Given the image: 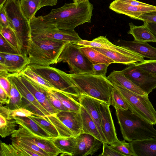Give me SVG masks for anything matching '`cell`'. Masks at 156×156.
Segmentation results:
<instances>
[{"label":"cell","instance_id":"6da1fadb","mask_svg":"<svg viewBox=\"0 0 156 156\" xmlns=\"http://www.w3.org/2000/svg\"><path fill=\"white\" fill-rule=\"evenodd\" d=\"M93 9L89 0L78 5L74 2L65 3L61 7L52 9L42 18L55 23L58 29L73 30L79 25L91 22Z\"/></svg>","mask_w":156,"mask_h":156},{"label":"cell","instance_id":"7a4b0ae2","mask_svg":"<svg viewBox=\"0 0 156 156\" xmlns=\"http://www.w3.org/2000/svg\"><path fill=\"white\" fill-rule=\"evenodd\" d=\"M116 115L124 140L131 142L151 138L156 139L153 125L130 110L115 109Z\"/></svg>","mask_w":156,"mask_h":156},{"label":"cell","instance_id":"3957f363","mask_svg":"<svg viewBox=\"0 0 156 156\" xmlns=\"http://www.w3.org/2000/svg\"><path fill=\"white\" fill-rule=\"evenodd\" d=\"M69 75L81 95L90 96L110 105L111 94L114 87L107 77L89 73Z\"/></svg>","mask_w":156,"mask_h":156},{"label":"cell","instance_id":"277c9868","mask_svg":"<svg viewBox=\"0 0 156 156\" xmlns=\"http://www.w3.org/2000/svg\"><path fill=\"white\" fill-rule=\"evenodd\" d=\"M32 41L55 40L77 44L82 39L75 30L58 29L55 23L41 16H35L30 21Z\"/></svg>","mask_w":156,"mask_h":156},{"label":"cell","instance_id":"5b68a950","mask_svg":"<svg viewBox=\"0 0 156 156\" xmlns=\"http://www.w3.org/2000/svg\"><path fill=\"white\" fill-rule=\"evenodd\" d=\"M66 42L55 40L32 41L27 51L30 64L49 66L56 64Z\"/></svg>","mask_w":156,"mask_h":156},{"label":"cell","instance_id":"8992f818","mask_svg":"<svg viewBox=\"0 0 156 156\" xmlns=\"http://www.w3.org/2000/svg\"><path fill=\"white\" fill-rule=\"evenodd\" d=\"M10 27L15 31L21 46L23 53L27 51L32 41L30 22L23 14L20 0H6L3 5Z\"/></svg>","mask_w":156,"mask_h":156},{"label":"cell","instance_id":"52a82bcc","mask_svg":"<svg viewBox=\"0 0 156 156\" xmlns=\"http://www.w3.org/2000/svg\"><path fill=\"white\" fill-rule=\"evenodd\" d=\"M28 66L36 73L49 82L57 90L78 100L81 95L77 86L70 78L69 74L49 66L32 64Z\"/></svg>","mask_w":156,"mask_h":156},{"label":"cell","instance_id":"ba28073f","mask_svg":"<svg viewBox=\"0 0 156 156\" xmlns=\"http://www.w3.org/2000/svg\"><path fill=\"white\" fill-rule=\"evenodd\" d=\"M113 85L123 97L129 110L146 121L156 125V111L148 95H140L123 87Z\"/></svg>","mask_w":156,"mask_h":156},{"label":"cell","instance_id":"9c48e42d","mask_svg":"<svg viewBox=\"0 0 156 156\" xmlns=\"http://www.w3.org/2000/svg\"><path fill=\"white\" fill-rule=\"evenodd\" d=\"M81 47L77 44L67 42L58 57L57 63H67L70 69L69 74H94L93 65L80 50Z\"/></svg>","mask_w":156,"mask_h":156},{"label":"cell","instance_id":"30bf717a","mask_svg":"<svg viewBox=\"0 0 156 156\" xmlns=\"http://www.w3.org/2000/svg\"><path fill=\"white\" fill-rule=\"evenodd\" d=\"M122 73L148 95L156 88V74L143 71L135 64L126 65Z\"/></svg>","mask_w":156,"mask_h":156},{"label":"cell","instance_id":"8fae6325","mask_svg":"<svg viewBox=\"0 0 156 156\" xmlns=\"http://www.w3.org/2000/svg\"><path fill=\"white\" fill-rule=\"evenodd\" d=\"M18 75L22 82L38 101L50 114H56L60 111L55 108L49 102L48 98V90L21 73H18Z\"/></svg>","mask_w":156,"mask_h":156},{"label":"cell","instance_id":"7c38bea8","mask_svg":"<svg viewBox=\"0 0 156 156\" xmlns=\"http://www.w3.org/2000/svg\"><path fill=\"white\" fill-rule=\"evenodd\" d=\"M76 138V145L73 156L92 155L103 145L102 141L89 134L81 133Z\"/></svg>","mask_w":156,"mask_h":156},{"label":"cell","instance_id":"4fadbf2b","mask_svg":"<svg viewBox=\"0 0 156 156\" xmlns=\"http://www.w3.org/2000/svg\"><path fill=\"white\" fill-rule=\"evenodd\" d=\"M110 105L101 101V127L102 132L109 145L112 144L119 140L110 108Z\"/></svg>","mask_w":156,"mask_h":156},{"label":"cell","instance_id":"5bb4252c","mask_svg":"<svg viewBox=\"0 0 156 156\" xmlns=\"http://www.w3.org/2000/svg\"><path fill=\"white\" fill-rule=\"evenodd\" d=\"M78 100L80 104L87 110L95 124L101 136L102 142L106 143L101 127V101L84 94H81Z\"/></svg>","mask_w":156,"mask_h":156},{"label":"cell","instance_id":"9a60e30c","mask_svg":"<svg viewBox=\"0 0 156 156\" xmlns=\"http://www.w3.org/2000/svg\"><path fill=\"white\" fill-rule=\"evenodd\" d=\"M109 8L119 14L139 20V16L146 13L156 11V6L137 7L127 4L119 0H114L110 4Z\"/></svg>","mask_w":156,"mask_h":156},{"label":"cell","instance_id":"2e32d148","mask_svg":"<svg viewBox=\"0 0 156 156\" xmlns=\"http://www.w3.org/2000/svg\"><path fill=\"white\" fill-rule=\"evenodd\" d=\"M115 43V44L128 49L144 58L156 60V48L152 47L147 42L119 39Z\"/></svg>","mask_w":156,"mask_h":156},{"label":"cell","instance_id":"e0dca14e","mask_svg":"<svg viewBox=\"0 0 156 156\" xmlns=\"http://www.w3.org/2000/svg\"><path fill=\"white\" fill-rule=\"evenodd\" d=\"M56 115L75 137L82 133V119L80 110L78 112L60 111Z\"/></svg>","mask_w":156,"mask_h":156},{"label":"cell","instance_id":"ac0fdd59","mask_svg":"<svg viewBox=\"0 0 156 156\" xmlns=\"http://www.w3.org/2000/svg\"><path fill=\"white\" fill-rule=\"evenodd\" d=\"M5 58L4 65L9 73H20L30 64L27 55L23 53L14 54L0 52Z\"/></svg>","mask_w":156,"mask_h":156},{"label":"cell","instance_id":"d6986e66","mask_svg":"<svg viewBox=\"0 0 156 156\" xmlns=\"http://www.w3.org/2000/svg\"><path fill=\"white\" fill-rule=\"evenodd\" d=\"M77 44L81 46L97 48L124 53L134 52L126 48L114 44L103 36H100L91 41L82 39Z\"/></svg>","mask_w":156,"mask_h":156},{"label":"cell","instance_id":"ffe728a7","mask_svg":"<svg viewBox=\"0 0 156 156\" xmlns=\"http://www.w3.org/2000/svg\"><path fill=\"white\" fill-rule=\"evenodd\" d=\"M93 48L113 60L115 63L127 65L142 62L145 60L143 57L135 52L130 54L124 53L104 49Z\"/></svg>","mask_w":156,"mask_h":156},{"label":"cell","instance_id":"44dd1931","mask_svg":"<svg viewBox=\"0 0 156 156\" xmlns=\"http://www.w3.org/2000/svg\"><path fill=\"white\" fill-rule=\"evenodd\" d=\"M7 78L10 83L15 85L22 97L36 106L45 116L50 115L22 82L18 75V73H9Z\"/></svg>","mask_w":156,"mask_h":156},{"label":"cell","instance_id":"7402d4cb","mask_svg":"<svg viewBox=\"0 0 156 156\" xmlns=\"http://www.w3.org/2000/svg\"><path fill=\"white\" fill-rule=\"evenodd\" d=\"M134 156H156V139L151 138L130 142Z\"/></svg>","mask_w":156,"mask_h":156},{"label":"cell","instance_id":"603a6c76","mask_svg":"<svg viewBox=\"0 0 156 156\" xmlns=\"http://www.w3.org/2000/svg\"><path fill=\"white\" fill-rule=\"evenodd\" d=\"M107 77L113 84L123 87L140 95H147L141 89L125 76L121 71L114 70Z\"/></svg>","mask_w":156,"mask_h":156},{"label":"cell","instance_id":"cb8c5ba5","mask_svg":"<svg viewBox=\"0 0 156 156\" xmlns=\"http://www.w3.org/2000/svg\"><path fill=\"white\" fill-rule=\"evenodd\" d=\"M130 30L128 32L134 40L140 41L156 42V37L149 28L147 23L144 22L140 26H136L132 22L129 23Z\"/></svg>","mask_w":156,"mask_h":156},{"label":"cell","instance_id":"d4e9b609","mask_svg":"<svg viewBox=\"0 0 156 156\" xmlns=\"http://www.w3.org/2000/svg\"><path fill=\"white\" fill-rule=\"evenodd\" d=\"M16 123L40 137L46 139L53 138L29 117H16L13 118Z\"/></svg>","mask_w":156,"mask_h":156},{"label":"cell","instance_id":"484cf974","mask_svg":"<svg viewBox=\"0 0 156 156\" xmlns=\"http://www.w3.org/2000/svg\"><path fill=\"white\" fill-rule=\"evenodd\" d=\"M52 140L55 146L62 151L60 156H73L76 145V137L59 136Z\"/></svg>","mask_w":156,"mask_h":156},{"label":"cell","instance_id":"4316f807","mask_svg":"<svg viewBox=\"0 0 156 156\" xmlns=\"http://www.w3.org/2000/svg\"><path fill=\"white\" fill-rule=\"evenodd\" d=\"M80 111L82 119V133L90 134L102 141V139L94 122L85 108L80 105Z\"/></svg>","mask_w":156,"mask_h":156},{"label":"cell","instance_id":"83f0119b","mask_svg":"<svg viewBox=\"0 0 156 156\" xmlns=\"http://www.w3.org/2000/svg\"><path fill=\"white\" fill-rule=\"evenodd\" d=\"M80 49L93 65L99 63L110 64L112 63H115V62L113 60L92 47L81 46Z\"/></svg>","mask_w":156,"mask_h":156},{"label":"cell","instance_id":"f1b7e54d","mask_svg":"<svg viewBox=\"0 0 156 156\" xmlns=\"http://www.w3.org/2000/svg\"><path fill=\"white\" fill-rule=\"evenodd\" d=\"M25 138L46 152L49 156H56L62 153L54 144L52 138L46 139L38 136Z\"/></svg>","mask_w":156,"mask_h":156},{"label":"cell","instance_id":"f546056e","mask_svg":"<svg viewBox=\"0 0 156 156\" xmlns=\"http://www.w3.org/2000/svg\"><path fill=\"white\" fill-rule=\"evenodd\" d=\"M51 91L69 111L72 112L80 111L81 105L74 98L57 90Z\"/></svg>","mask_w":156,"mask_h":156},{"label":"cell","instance_id":"4dcf8cb0","mask_svg":"<svg viewBox=\"0 0 156 156\" xmlns=\"http://www.w3.org/2000/svg\"><path fill=\"white\" fill-rule=\"evenodd\" d=\"M20 4L23 14L30 22L39 10L40 3L37 0H20Z\"/></svg>","mask_w":156,"mask_h":156},{"label":"cell","instance_id":"1f68e13d","mask_svg":"<svg viewBox=\"0 0 156 156\" xmlns=\"http://www.w3.org/2000/svg\"><path fill=\"white\" fill-rule=\"evenodd\" d=\"M44 117L34 114L29 117L50 135L53 138L59 137L58 133L55 126L51 122L45 119Z\"/></svg>","mask_w":156,"mask_h":156},{"label":"cell","instance_id":"d6a6232c","mask_svg":"<svg viewBox=\"0 0 156 156\" xmlns=\"http://www.w3.org/2000/svg\"><path fill=\"white\" fill-rule=\"evenodd\" d=\"M21 73L48 91L57 90L49 82L33 70L28 65Z\"/></svg>","mask_w":156,"mask_h":156},{"label":"cell","instance_id":"836d02e7","mask_svg":"<svg viewBox=\"0 0 156 156\" xmlns=\"http://www.w3.org/2000/svg\"><path fill=\"white\" fill-rule=\"evenodd\" d=\"M0 114L8 119L16 117H29L34 113L23 107H21L14 110L9 109L2 106L0 108Z\"/></svg>","mask_w":156,"mask_h":156},{"label":"cell","instance_id":"e575fe53","mask_svg":"<svg viewBox=\"0 0 156 156\" xmlns=\"http://www.w3.org/2000/svg\"><path fill=\"white\" fill-rule=\"evenodd\" d=\"M44 118L51 122L55 126L59 136L63 137L74 136V135L55 114H50L45 116Z\"/></svg>","mask_w":156,"mask_h":156},{"label":"cell","instance_id":"d590c367","mask_svg":"<svg viewBox=\"0 0 156 156\" xmlns=\"http://www.w3.org/2000/svg\"><path fill=\"white\" fill-rule=\"evenodd\" d=\"M0 135L5 138L12 134L16 130L17 124L13 119H8L0 115Z\"/></svg>","mask_w":156,"mask_h":156},{"label":"cell","instance_id":"8d00e7d4","mask_svg":"<svg viewBox=\"0 0 156 156\" xmlns=\"http://www.w3.org/2000/svg\"><path fill=\"white\" fill-rule=\"evenodd\" d=\"M0 34L10 43L15 47L20 54L23 53L19 40L14 30L10 27H3L0 26Z\"/></svg>","mask_w":156,"mask_h":156},{"label":"cell","instance_id":"74e56055","mask_svg":"<svg viewBox=\"0 0 156 156\" xmlns=\"http://www.w3.org/2000/svg\"><path fill=\"white\" fill-rule=\"evenodd\" d=\"M11 139L18 144L37 154L39 156H49L46 152L25 138L17 137Z\"/></svg>","mask_w":156,"mask_h":156},{"label":"cell","instance_id":"f35d334b","mask_svg":"<svg viewBox=\"0 0 156 156\" xmlns=\"http://www.w3.org/2000/svg\"><path fill=\"white\" fill-rule=\"evenodd\" d=\"M10 83L9 103L5 107L9 109L14 110L21 107L22 96L15 85Z\"/></svg>","mask_w":156,"mask_h":156},{"label":"cell","instance_id":"ab89813d","mask_svg":"<svg viewBox=\"0 0 156 156\" xmlns=\"http://www.w3.org/2000/svg\"><path fill=\"white\" fill-rule=\"evenodd\" d=\"M125 141L119 140L110 146L123 156H134L130 142Z\"/></svg>","mask_w":156,"mask_h":156},{"label":"cell","instance_id":"60d3db41","mask_svg":"<svg viewBox=\"0 0 156 156\" xmlns=\"http://www.w3.org/2000/svg\"><path fill=\"white\" fill-rule=\"evenodd\" d=\"M110 105L114 107L115 109H128V108L123 97L115 87L113 89L111 94Z\"/></svg>","mask_w":156,"mask_h":156},{"label":"cell","instance_id":"b9f144b4","mask_svg":"<svg viewBox=\"0 0 156 156\" xmlns=\"http://www.w3.org/2000/svg\"><path fill=\"white\" fill-rule=\"evenodd\" d=\"M135 64L138 68L143 71L156 74V60H145Z\"/></svg>","mask_w":156,"mask_h":156},{"label":"cell","instance_id":"7bdbcfd3","mask_svg":"<svg viewBox=\"0 0 156 156\" xmlns=\"http://www.w3.org/2000/svg\"><path fill=\"white\" fill-rule=\"evenodd\" d=\"M0 52L7 53L20 54L17 49L0 34Z\"/></svg>","mask_w":156,"mask_h":156},{"label":"cell","instance_id":"ee69618b","mask_svg":"<svg viewBox=\"0 0 156 156\" xmlns=\"http://www.w3.org/2000/svg\"><path fill=\"white\" fill-rule=\"evenodd\" d=\"M0 156H19V154L12 145L0 143Z\"/></svg>","mask_w":156,"mask_h":156},{"label":"cell","instance_id":"f6af8a7d","mask_svg":"<svg viewBox=\"0 0 156 156\" xmlns=\"http://www.w3.org/2000/svg\"><path fill=\"white\" fill-rule=\"evenodd\" d=\"M48 98L50 103L57 110L59 111H69L51 90L48 91Z\"/></svg>","mask_w":156,"mask_h":156},{"label":"cell","instance_id":"bcb514c9","mask_svg":"<svg viewBox=\"0 0 156 156\" xmlns=\"http://www.w3.org/2000/svg\"><path fill=\"white\" fill-rule=\"evenodd\" d=\"M21 107L24 108L35 114L42 116H45L37 107L23 97L22 98Z\"/></svg>","mask_w":156,"mask_h":156},{"label":"cell","instance_id":"7dc6e473","mask_svg":"<svg viewBox=\"0 0 156 156\" xmlns=\"http://www.w3.org/2000/svg\"><path fill=\"white\" fill-rule=\"evenodd\" d=\"M11 140L12 144L18 153L19 156H39L37 154L28 150L18 144L13 140Z\"/></svg>","mask_w":156,"mask_h":156},{"label":"cell","instance_id":"c3c4849f","mask_svg":"<svg viewBox=\"0 0 156 156\" xmlns=\"http://www.w3.org/2000/svg\"><path fill=\"white\" fill-rule=\"evenodd\" d=\"M103 150L100 156H123L121 154L118 152L106 142H103Z\"/></svg>","mask_w":156,"mask_h":156},{"label":"cell","instance_id":"681fc988","mask_svg":"<svg viewBox=\"0 0 156 156\" xmlns=\"http://www.w3.org/2000/svg\"><path fill=\"white\" fill-rule=\"evenodd\" d=\"M109 65L110 64L106 63H99L93 65L94 74L106 77L107 68Z\"/></svg>","mask_w":156,"mask_h":156},{"label":"cell","instance_id":"f907efd6","mask_svg":"<svg viewBox=\"0 0 156 156\" xmlns=\"http://www.w3.org/2000/svg\"><path fill=\"white\" fill-rule=\"evenodd\" d=\"M139 20L148 23H156V11L144 13L138 17Z\"/></svg>","mask_w":156,"mask_h":156},{"label":"cell","instance_id":"816d5d0a","mask_svg":"<svg viewBox=\"0 0 156 156\" xmlns=\"http://www.w3.org/2000/svg\"><path fill=\"white\" fill-rule=\"evenodd\" d=\"M0 26L10 27L9 22L3 5L0 8Z\"/></svg>","mask_w":156,"mask_h":156},{"label":"cell","instance_id":"f5cc1de1","mask_svg":"<svg viewBox=\"0 0 156 156\" xmlns=\"http://www.w3.org/2000/svg\"><path fill=\"white\" fill-rule=\"evenodd\" d=\"M0 86L6 91L9 97L11 84L7 77L0 76Z\"/></svg>","mask_w":156,"mask_h":156},{"label":"cell","instance_id":"db71d44e","mask_svg":"<svg viewBox=\"0 0 156 156\" xmlns=\"http://www.w3.org/2000/svg\"><path fill=\"white\" fill-rule=\"evenodd\" d=\"M125 3L137 7H149L151 5L136 0H119Z\"/></svg>","mask_w":156,"mask_h":156},{"label":"cell","instance_id":"11a10c76","mask_svg":"<svg viewBox=\"0 0 156 156\" xmlns=\"http://www.w3.org/2000/svg\"><path fill=\"white\" fill-rule=\"evenodd\" d=\"M9 97L6 91L0 86V102L2 105L8 104Z\"/></svg>","mask_w":156,"mask_h":156},{"label":"cell","instance_id":"9f6ffc18","mask_svg":"<svg viewBox=\"0 0 156 156\" xmlns=\"http://www.w3.org/2000/svg\"><path fill=\"white\" fill-rule=\"evenodd\" d=\"M57 2L58 0H41L39 9L45 6L55 5Z\"/></svg>","mask_w":156,"mask_h":156},{"label":"cell","instance_id":"6f0895ef","mask_svg":"<svg viewBox=\"0 0 156 156\" xmlns=\"http://www.w3.org/2000/svg\"><path fill=\"white\" fill-rule=\"evenodd\" d=\"M9 73L5 66L0 63V76L7 77Z\"/></svg>","mask_w":156,"mask_h":156},{"label":"cell","instance_id":"680465c9","mask_svg":"<svg viewBox=\"0 0 156 156\" xmlns=\"http://www.w3.org/2000/svg\"><path fill=\"white\" fill-rule=\"evenodd\" d=\"M147 25L150 30L156 37V23H147Z\"/></svg>","mask_w":156,"mask_h":156},{"label":"cell","instance_id":"91938a15","mask_svg":"<svg viewBox=\"0 0 156 156\" xmlns=\"http://www.w3.org/2000/svg\"><path fill=\"white\" fill-rule=\"evenodd\" d=\"M87 0H73V1L77 5H78L80 3Z\"/></svg>","mask_w":156,"mask_h":156},{"label":"cell","instance_id":"94428289","mask_svg":"<svg viewBox=\"0 0 156 156\" xmlns=\"http://www.w3.org/2000/svg\"><path fill=\"white\" fill-rule=\"evenodd\" d=\"M6 0H0V8L3 6Z\"/></svg>","mask_w":156,"mask_h":156},{"label":"cell","instance_id":"6125c7cd","mask_svg":"<svg viewBox=\"0 0 156 156\" xmlns=\"http://www.w3.org/2000/svg\"><path fill=\"white\" fill-rule=\"evenodd\" d=\"M37 0V1H39L40 2V3H41V0Z\"/></svg>","mask_w":156,"mask_h":156}]
</instances>
